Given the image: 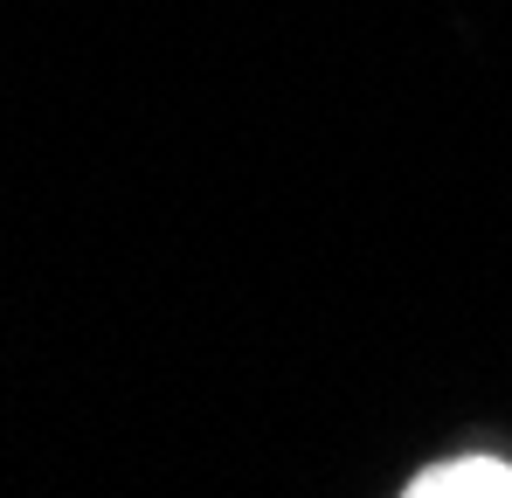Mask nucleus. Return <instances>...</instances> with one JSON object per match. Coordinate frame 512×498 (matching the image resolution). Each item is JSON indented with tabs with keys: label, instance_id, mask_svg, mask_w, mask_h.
Here are the masks:
<instances>
[{
	"label": "nucleus",
	"instance_id": "1",
	"mask_svg": "<svg viewBox=\"0 0 512 498\" xmlns=\"http://www.w3.org/2000/svg\"><path fill=\"white\" fill-rule=\"evenodd\" d=\"M402 492L409 498H512V464H499V457H450V464L416 471Z\"/></svg>",
	"mask_w": 512,
	"mask_h": 498
}]
</instances>
